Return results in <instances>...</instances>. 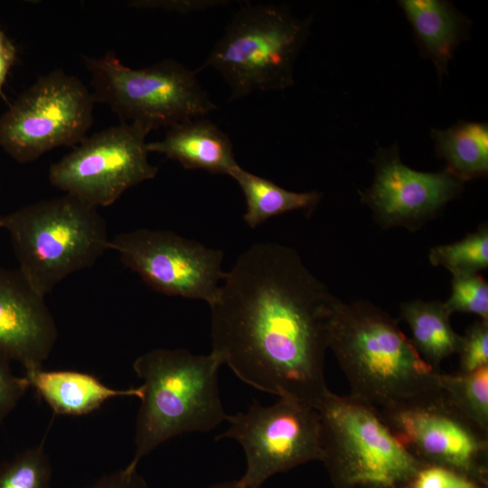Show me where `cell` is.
<instances>
[{
  "instance_id": "1",
  "label": "cell",
  "mask_w": 488,
  "mask_h": 488,
  "mask_svg": "<svg viewBox=\"0 0 488 488\" xmlns=\"http://www.w3.org/2000/svg\"><path fill=\"white\" fill-rule=\"evenodd\" d=\"M340 302L295 249L256 243L210 305L211 352L245 383L316 409L330 391L325 353Z\"/></svg>"
},
{
  "instance_id": "2",
  "label": "cell",
  "mask_w": 488,
  "mask_h": 488,
  "mask_svg": "<svg viewBox=\"0 0 488 488\" xmlns=\"http://www.w3.org/2000/svg\"><path fill=\"white\" fill-rule=\"evenodd\" d=\"M329 349L351 396L376 411L443 400L442 371L420 356L395 319L368 301L340 302Z\"/></svg>"
},
{
  "instance_id": "3",
  "label": "cell",
  "mask_w": 488,
  "mask_h": 488,
  "mask_svg": "<svg viewBox=\"0 0 488 488\" xmlns=\"http://www.w3.org/2000/svg\"><path fill=\"white\" fill-rule=\"evenodd\" d=\"M221 365L212 352L196 355L185 349H154L135 360L133 369L144 383L127 469L136 470L172 437L209 432L227 420L218 387Z\"/></svg>"
},
{
  "instance_id": "4",
  "label": "cell",
  "mask_w": 488,
  "mask_h": 488,
  "mask_svg": "<svg viewBox=\"0 0 488 488\" xmlns=\"http://www.w3.org/2000/svg\"><path fill=\"white\" fill-rule=\"evenodd\" d=\"M0 228L9 233L18 269L44 296L110 249L98 208L66 193L1 215Z\"/></svg>"
},
{
  "instance_id": "5",
  "label": "cell",
  "mask_w": 488,
  "mask_h": 488,
  "mask_svg": "<svg viewBox=\"0 0 488 488\" xmlns=\"http://www.w3.org/2000/svg\"><path fill=\"white\" fill-rule=\"evenodd\" d=\"M312 18L295 15L283 5L244 4L202 66L216 70L230 89V99L256 92L284 90L294 81V65Z\"/></svg>"
},
{
  "instance_id": "6",
  "label": "cell",
  "mask_w": 488,
  "mask_h": 488,
  "mask_svg": "<svg viewBox=\"0 0 488 488\" xmlns=\"http://www.w3.org/2000/svg\"><path fill=\"white\" fill-rule=\"evenodd\" d=\"M322 461L335 488H410L426 466L377 412L354 397L331 391L316 408Z\"/></svg>"
},
{
  "instance_id": "7",
  "label": "cell",
  "mask_w": 488,
  "mask_h": 488,
  "mask_svg": "<svg viewBox=\"0 0 488 488\" xmlns=\"http://www.w3.org/2000/svg\"><path fill=\"white\" fill-rule=\"evenodd\" d=\"M82 59L90 74L95 102L107 104L122 123L141 124L152 131L205 117L216 109L197 71L174 60L134 69L113 52Z\"/></svg>"
},
{
  "instance_id": "8",
  "label": "cell",
  "mask_w": 488,
  "mask_h": 488,
  "mask_svg": "<svg viewBox=\"0 0 488 488\" xmlns=\"http://www.w3.org/2000/svg\"><path fill=\"white\" fill-rule=\"evenodd\" d=\"M75 76L55 70L39 77L0 117V146L20 164L87 136L95 104Z\"/></svg>"
},
{
  "instance_id": "9",
  "label": "cell",
  "mask_w": 488,
  "mask_h": 488,
  "mask_svg": "<svg viewBox=\"0 0 488 488\" xmlns=\"http://www.w3.org/2000/svg\"><path fill=\"white\" fill-rule=\"evenodd\" d=\"M147 127L122 123L86 136L49 168L52 186L94 207H107L133 186L153 179Z\"/></svg>"
},
{
  "instance_id": "10",
  "label": "cell",
  "mask_w": 488,
  "mask_h": 488,
  "mask_svg": "<svg viewBox=\"0 0 488 488\" xmlns=\"http://www.w3.org/2000/svg\"><path fill=\"white\" fill-rule=\"evenodd\" d=\"M229 427L216 437L238 441L247 468L240 488H259L269 477L311 461H322V426L318 411L296 399L279 398L272 406L259 403L228 416Z\"/></svg>"
},
{
  "instance_id": "11",
  "label": "cell",
  "mask_w": 488,
  "mask_h": 488,
  "mask_svg": "<svg viewBox=\"0 0 488 488\" xmlns=\"http://www.w3.org/2000/svg\"><path fill=\"white\" fill-rule=\"evenodd\" d=\"M110 249L153 289L167 296L205 301L217 297L223 252L169 230L138 229L116 235Z\"/></svg>"
},
{
  "instance_id": "12",
  "label": "cell",
  "mask_w": 488,
  "mask_h": 488,
  "mask_svg": "<svg viewBox=\"0 0 488 488\" xmlns=\"http://www.w3.org/2000/svg\"><path fill=\"white\" fill-rule=\"evenodd\" d=\"M376 412L394 436L425 465L444 467L486 485L488 436L460 418L444 399Z\"/></svg>"
},
{
  "instance_id": "13",
  "label": "cell",
  "mask_w": 488,
  "mask_h": 488,
  "mask_svg": "<svg viewBox=\"0 0 488 488\" xmlns=\"http://www.w3.org/2000/svg\"><path fill=\"white\" fill-rule=\"evenodd\" d=\"M372 162L374 180L361 201L384 228L418 229L463 192L464 183L446 170L424 173L407 166L397 145L380 148Z\"/></svg>"
},
{
  "instance_id": "14",
  "label": "cell",
  "mask_w": 488,
  "mask_h": 488,
  "mask_svg": "<svg viewBox=\"0 0 488 488\" xmlns=\"http://www.w3.org/2000/svg\"><path fill=\"white\" fill-rule=\"evenodd\" d=\"M57 336L44 296L18 268L0 266V353L19 362L25 371L40 369Z\"/></svg>"
},
{
  "instance_id": "15",
  "label": "cell",
  "mask_w": 488,
  "mask_h": 488,
  "mask_svg": "<svg viewBox=\"0 0 488 488\" xmlns=\"http://www.w3.org/2000/svg\"><path fill=\"white\" fill-rule=\"evenodd\" d=\"M149 153H158L185 169L230 174L238 165L228 135L205 117L191 118L167 128L163 139L148 143Z\"/></svg>"
},
{
  "instance_id": "16",
  "label": "cell",
  "mask_w": 488,
  "mask_h": 488,
  "mask_svg": "<svg viewBox=\"0 0 488 488\" xmlns=\"http://www.w3.org/2000/svg\"><path fill=\"white\" fill-rule=\"evenodd\" d=\"M421 54L441 78L447 73L456 47L465 39L470 21L448 1L399 0Z\"/></svg>"
},
{
  "instance_id": "17",
  "label": "cell",
  "mask_w": 488,
  "mask_h": 488,
  "mask_svg": "<svg viewBox=\"0 0 488 488\" xmlns=\"http://www.w3.org/2000/svg\"><path fill=\"white\" fill-rule=\"evenodd\" d=\"M33 387L55 414L82 416L98 409L105 401L117 397H136L142 387L117 389L105 385L92 374L76 371H25Z\"/></svg>"
},
{
  "instance_id": "18",
  "label": "cell",
  "mask_w": 488,
  "mask_h": 488,
  "mask_svg": "<svg viewBox=\"0 0 488 488\" xmlns=\"http://www.w3.org/2000/svg\"><path fill=\"white\" fill-rule=\"evenodd\" d=\"M436 155L446 161V171L461 182L482 178L488 173V125L459 121L446 129H432Z\"/></svg>"
},
{
  "instance_id": "19",
  "label": "cell",
  "mask_w": 488,
  "mask_h": 488,
  "mask_svg": "<svg viewBox=\"0 0 488 488\" xmlns=\"http://www.w3.org/2000/svg\"><path fill=\"white\" fill-rule=\"evenodd\" d=\"M400 315L408 324L411 342L420 356L440 370L442 361L457 353L461 336L452 328V315L440 301L413 300L400 305Z\"/></svg>"
},
{
  "instance_id": "20",
  "label": "cell",
  "mask_w": 488,
  "mask_h": 488,
  "mask_svg": "<svg viewBox=\"0 0 488 488\" xmlns=\"http://www.w3.org/2000/svg\"><path fill=\"white\" fill-rule=\"evenodd\" d=\"M229 175L238 183L243 192L247 203L243 219L251 229L269 218L287 211L304 210L310 212L322 197V193L317 191L297 192L286 190L267 179L246 171L239 164Z\"/></svg>"
},
{
  "instance_id": "21",
  "label": "cell",
  "mask_w": 488,
  "mask_h": 488,
  "mask_svg": "<svg viewBox=\"0 0 488 488\" xmlns=\"http://www.w3.org/2000/svg\"><path fill=\"white\" fill-rule=\"evenodd\" d=\"M440 382L447 407L488 436V365L469 373L441 372Z\"/></svg>"
},
{
  "instance_id": "22",
  "label": "cell",
  "mask_w": 488,
  "mask_h": 488,
  "mask_svg": "<svg viewBox=\"0 0 488 488\" xmlns=\"http://www.w3.org/2000/svg\"><path fill=\"white\" fill-rule=\"evenodd\" d=\"M429 261L433 266H442L453 276L478 273L488 267V229L483 225L463 239L434 247Z\"/></svg>"
},
{
  "instance_id": "23",
  "label": "cell",
  "mask_w": 488,
  "mask_h": 488,
  "mask_svg": "<svg viewBox=\"0 0 488 488\" xmlns=\"http://www.w3.org/2000/svg\"><path fill=\"white\" fill-rule=\"evenodd\" d=\"M52 472L43 439L0 467V488H50Z\"/></svg>"
},
{
  "instance_id": "24",
  "label": "cell",
  "mask_w": 488,
  "mask_h": 488,
  "mask_svg": "<svg viewBox=\"0 0 488 488\" xmlns=\"http://www.w3.org/2000/svg\"><path fill=\"white\" fill-rule=\"evenodd\" d=\"M452 314L455 312L471 313L488 321V285L479 273L453 276L452 292L444 302Z\"/></svg>"
},
{
  "instance_id": "25",
  "label": "cell",
  "mask_w": 488,
  "mask_h": 488,
  "mask_svg": "<svg viewBox=\"0 0 488 488\" xmlns=\"http://www.w3.org/2000/svg\"><path fill=\"white\" fill-rule=\"evenodd\" d=\"M457 354L459 371L469 373L488 365V321L480 319L461 336Z\"/></svg>"
},
{
  "instance_id": "26",
  "label": "cell",
  "mask_w": 488,
  "mask_h": 488,
  "mask_svg": "<svg viewBox=\"0 0 488 488\" xmlns=\"http://www.w3.org/2000/svg\"><path fill=\"white\" fill-rule=\"evenodd\" d=\"M10 360L0 353V423L15 408L31 387L26 376H16Z\"/></svg>"
},
{
  "instance_id": "27",
  "label": "cell",
  "mask_w": 488,
  "mask_h": 488,
  "mask_svg": "<svg viewBox=\"0 0 488 488\" xmlns=\"http://www.w3.org/2000/svg\"><path fill=\"white\" fill-rule=\"evenodd\" d=\"M413 488H485L484 485L455 471L426 465L418 474Z\"/></svg>"
},
{
  "instance_id": "28",
  "label": "cell",
  "mask_w": 488,
  "mask_h": 488,
  "mask_svg": "<svg viewBox=\"0 0 488 488\" xmlns=\"http://www.w3.org/2000/svg\"><path fill=\"white\" fill-rule=\"evenodd\" d=\"M224 1H150V0H139L131 1L128 5L138 9H162L164 11L177 12L180 14H188L191 12L206 10L217 5H223Z\"/></svg>"
},
{
  "instance_id": "29",
  "label": "cell",
  "mask_w": 488,
  "mask_h": 488,
  "mask_svg": "<svg viewBox=\"0 0 488 488\" xmlns=\"http://www.w3.org/2000/svg\"><path fill=\"white\" fill-rule=\"evenodd\" d=\"M86 488H148V485L136 469L129 470L125 467L104 475Z\"/></svg>"
},
{
  "instance_id": "30",
  "label": "cell",
  "mask_w": 488,
  "mask_h": 488,
  "mask_svg": "<svg viewBox=\"0 0 488 488\" xmlns=\"http://www.w3.org/2000/svg\"><path fill=\"white\" fill-rule=\"evenodd\" d=\"M15 59V46L0 29V93Z\"/></svg>"
},
{
  "instance_id": "31",
  "label": "cell",
  "mask_w": 488,
  "mask_h": 488,
  "mask_svg": "<svg viewBox=\"0 0 488 488\" xmlns=\"http://www.w3.org/2000/svg\"><path fill=\"white\" fill-rule=\"evenodd\" d=\"M209 488H240V486L238 481H233V482H225V483L213 484L210 486Z\"/></svg>"
},
{
  "instance_id": "32",
  "label": "cell",
  "mask_w": 488,
  "mask_h": 488,
  "mask_svg": "<svg viewBox=\"0 0 488 488\" xmlns=\"http://www.w3.org/2000/svg\"><path fill=\"white\" fill-rule=\"evenodd\" d=\"M0 218H1V215H0Z\"/></svg>"
},
{
  "instance_id": "33",
  "label": "cell",
  "mask_w": 488,
  "mask_h": 488,
  "mask_svg": "<svg viewBox=\"0 0 488 488\" xmlns=\"http://www.w3.org/2000/svg\"><path fill=\"white\" fill-rule=\"evenodd\" d=\"M410 488H412V487H410Z\"/></svg>"
}]
</instances>
